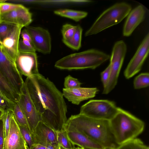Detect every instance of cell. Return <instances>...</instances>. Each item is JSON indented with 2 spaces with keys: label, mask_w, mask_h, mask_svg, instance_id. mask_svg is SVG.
Returning <instances> with one entry per match:
<instances>
[{
  "label": "cell",
  "mask_w": 149,
  "mask_h": 149,
  "mask_svg": "<svg viewBox=\"0 0 149 149\" xmlns=\"http://www.w3.org/2000/svg\"><path fill=\"white\" fill-rule=\"evenodd\" d=\"M24 83L41 121L56 132L64 129L67 109L62 93L40 73L26 77Z\"/></svg>",
  "instance_id": "obj_1"
},
{
  "label": "cell",
  "mask_w": 149,
  "mask_h": 149,
  "mask_svg": "<svg viewBox=\"0 0 149 149\" xmlns=\"http://www.w3.org/2000/svg\"><path fill=\"white\" fill-rule=\"evenodd\" d=\"M64 129L81 132L105 149H114L118 146L108 120L93 119L79 113L67 119Z\"/></svg>",
  "instance_id": "obj_2"
},
{
  "label": "cell",
  "mask_w": 149,
  "mask_h": 149,
  "mask_svg": "<svg viewBox=\"0 0 149 149\" xmlns=\"http://www.w3.org/2000/svg\"><path fill=\"white\" fill-rule=\"evenodd\" d=\"M109 122L112 133L118 145L136 138L145 127L142 120L119 107Z\"/></svg>",
  "instance_id": "obj_3"
},
{
  "label": "cell",
  "mask_w": 149,
  "mask_h": 149,
  "mask_svg": "<svg viewBox=\"0 0 149 149\" xmlns=\"http://www.w3.org/2000/svg\"><path fill=\"white\" fill-rule=\"evenodd\" d=\"M110 58L108 54L91 49L66 56L56 61L54 66L60 69L68 70L94 69Z\"/></svg>",
  "instance_id": "obj_4"
},
{
  "label": "cell",
  "mask_w": 149,
  "mask_h": 149,
  "mask_svg": "<svg viewBox=\"0 0 149 149\" xmlns=\"http://www.w3.org/2000/svg\"><path fill=\"white\" fill-rule=\"evenodd\" d=\"M131 6L125 2L115 4L104 11L86 31L85 36L96 34L120 22L131 10Z\"/></svg>",
  "instance_id": "obj_5"
},
{
  "label": "cell",
  "mask_w": 149,
  "mask_h": 149,
  "mask_svg": "<svg viewBox=\"0 0 149 149\" xmlns=\"http://www.w3.org/2000/svg\"><path fill=\"white\" fill-rule=\"evenodd\" d=\"M118 107L108 100H91L81 107L79 114L96 119L109 121L117 113Z\"/></svg>",
  "instance_id": "obj_6"
},
{
  "label": "cell",
  "mask_w": 149,
  "mask_h": 149,
  "mask_svg": "<svg viewBox=\"0 0 149 149\" xmlns=\"http://www.w3.org/2000/svg\"><path fill=\"white\" fill-rule=\"evenodd\" d=\"M127 50L126 45L123 40H119L115 43L110 58V76L107 85L104 88L102 94H108L116 85Z\"/></svg>",
  "instance_id": "obj_7"
},
{
  "label": "cell",
  "mask_w": 149,
  "mask_h": 149,
  "mask_svg": "<svg viewBox=\"0 0 149 149\" xmlns=\"http://www.w3.org/2000/svg\"><path fill=\"white\" fill-rule=\"evenodd\" d=\"M0 71L6 80L20 95L24 81L15 63L6 55L0 48Z\"/></svg>",
  "instance_id": "obj_8"
},
{
  "label": "cell",
  "mask_w": 149,
  "mask_h": 149,
  "mask_svg": "<svg viewBox=\"0 0 149 149\" xmlns=\"http://www.w3.org/2000/svg\"><path fill=\"white\" fill-rule=\"evenodd\" d=\"M18 103L25 116L31 134L39 123L41 121V118L34 106L25 83Z\"/></svg>",
  "instance_id": "obj_9"
},
{
  "label": "cell",
  "mask_w": 149,
  "mask_h": 149,
  "mask_svg": "<svg viewBox=\"0 0 149 149\" xmlns=\"http://www.w3.org/2000/svg\"><path fill=\"white\" fill-rule=\"evenodd\" d=\"M149 52V34L148 33L124 71V74L126 79H128L132 77L141 70Z\"/></svg>",
  "instance_id": "obj_10"
},
{
  "label": "cell",
  "mask_w": 149,
  "mask_h": 149,
  "mask_svg": "<svg viewBox=\"0 0 149 149\" xmlns=\"http://www.w3.org/2000/svg\"><path fill=\"white\" fill-rule=\"evenodd\" d=\"M25 29L30 35L32 45L36 49L43 54H48L51 50V38L49 31L40 27L28 26Z\"/></svg>",
  "instance_id": "obj_11"
},
{
  "label": "cell",
  "mask_w": 149,
  "mask_h": 149,
  "mask_svg": "<svg viewBox=\"0 0 149 149\" xmlns=\"http://www.w3.org/2000/svg\"><path fill=\"white\" fill-rule=\"evenodd\" d=\"M15 63L22 75L31 77L38 74L37 57L36 53L19 52Z\"/></svg>",
  "instance_id": "obj_12"
},
{
  "label": "cell",
  "mask_w": 149,
  "mask_h": 149,
  "mask_svg": "<svg viewBox=\"0 0 149 149\" xmlns=\"http://www.w3.org/2000/svg\"><path fill=\"white\" fill-rule=\"evenodd\" d=\"M33 21L32 14L24 6L14 10L0 14V22H4L17 26L26 27Z\"/></svg>",
  "instance_id": "obj_13"
},
{
  "label": "cell",
  "mask_w": 149,
  "mask_h": 149,
  "mask_svg": "<svg viewBox=\"0 0 149 149\" xmlns=\"http://www.w3.org/2000/svg\"><path fill=\"white\" fill-rule=\"evenodd\" d=\"M22 28L21 26L16 25L0 43V48L2 51L15 63L19 53V42Z\"/></svg>",
  "instance_id": "obj_14"
},
{
  "label": "cell",
  "mask_w": 149,
  "mask_h": 149,
  "mask_svg": "<svg viewBox=\"0 0 149 149\" xmlns=\"http://www.w3.org/2000/svg\"><path fill=\"white\" fill-rule=\"evenodd\" d=\"M3 149H29L13 114L11 118L8 134L4 138Z\"/></svg>",
  "instance_id": "obj_15"
},
{
  "label": "cell",
  "mask_w": 149,
  "mask_h": 149,
  "mask_svg": "<svg viewBox=\"0 0 149 149\" xmlns=\"http://www.w3.org/2000/svg\"><path fill=\"white\" fill-rule=\"evenodd\" d=\"M31 135L34 144L45 146L50 144L58 147L56 132L41 121L38 124Z\"/></svg>",
  "instance_id": "obj_16"
},
{
  "label": "cell",
  "mask_w": 149,
  "mask_h": 149,
  "mask_svg": "<svg viewBox=\"0 0 149 149\" xmlns=\"http://www.w3.org/2000/svg\"><path fill=\"white\" fill-rule=\"evenodd\" d=\"M99 91L96 88L79 87L63 89L64 97L72 104L78 105L82 101L94 97Z\"/></svg>",
  "instance_id": "obj_17"
},
{
  "label": "cell",
  "mask_w": 149,
  "mask_h": 149,
  "mask_svg": "<svg viewBox=\"0 0 149 149\" xmlns=\"http://www.w3.org/2000/svg\"><path fill=\"white\" fill-rule=\"evenodd\" d=\"M146 11L144 6L139 5L130 12L124 24L123 35L128 37L142 22L144 18Z\"/></svg>",
  "instance_id": "obj_18"
},
{
  "label": "cell",
  "mask_w": 149,
  "mask_h": 149,
  "mask_svg": "<svg viewBox=\"0 0 149 149\" xmlns=\"http://www.w3.org/2000/svg\"><path fill=\"white\" fill-rule=\"evenodd\" d=\"M66 131L68 138L74 146L84 148L105 149L81 132L74 130Z\"/></svg>",
  "instance_id": "obj_19"
},
{
  "label": "cell",
  "mask_w": 149,
  "mask_h": 149,
  "mask_svg": "<svg viewBox=\"0 0 149 149\" xmlns=\"http://www.w3.org/2000/svg\"><path fill=\"white\" fill-rule=\"evenodd\" d=\"M0 92L11 102L14 103L18 102L19 95L6 80L0 71Z\"/></svg>",
  "instance_id": "obj_20"
},
{
  "label": "cell",
  "mask_w": 149,
  "mask_h": 149,
  "mask_svg": "<svg viewBox=\"0 0 149 149\" xmlns=\"http://www.w3.org/2000/svg\"><path fill=\"white\" fill-rule=\"evenodd\" d=\"M54 12L56 15L77 22L86 17L88 14V13L85 11L67 9L56 10Z\"/></svg>",
  "instance_id": "obj_21"
},
{
  "label": "cell",
  "mask_w": 149,
  "mask_h": 149,
  "mask_svg": "<svg viewBox=\"0 0 149 149\" xmlns=\"http://www.w3.org/2000/svg\"><path fill=\"white\" fill-rule=\"evenodd\" d=\"M83 29L81 26H77L76 31L73 36L67 40L62 39L63 42L70 48L76 50H79L81 46Z\"/></svg>",
  "instance_id": "obj_22"
},
{
  "label": "cell",
  "mask_w": 149,
  "mask_h": 149,
  "mask_svg": "<svg viewBox=\"0 0 149 149\" xmlns=\"http://www.w3.org/2000/svg\"><path fill=\"white\" fill-rule=\"evenodd\" d=\"M114 149H149L139 139L135 138L119 145Z\"/></svg>",
  "instance_id": "obj_23"
},
{
  "label": "cell",
  "mask_w": 149,
  "mask_h": 149,
  "mask_svg": "<svg viewBox=\"0 0 149 149\" xmlns=\"http://www.w3.org/2000/svg\"><path fill=\"white\" fill-rule=\"evenodd\" d=\"M13 113L14 118L19 125L29 127L25 116L18 102L14 104Z\"/></svg>",
  "instance_id": "obj_24"
},
{
  "label": "cell",
  "mask_w": 149,
  "mask_h": 149,
  "mask_svg": "<svg viewBox=\"0 0 149 149\" xmlns=\"http://www.w3.org/2000/svg\"><path fill=\"white\" fill-rule=\"evenodd\" d=\"M56 137L58 144L64 148L72 149L74 148L68 138L66 131L64 129L56 132Z\"/></svg>",
  "instance_id": "obj_25"
},
{
  "label": "cell",
  "mask_w": 149,
  "mask_h": 149,
  "mask_svg": "<svg viewBox=\"0 0 149 149\" xmlns=\"http://www.w3.org/2000/svg\"><path fill=\"white\" fill-rule=\"evenodd\" d=\"M149 84V73H142L135 78L134 81V86L135 89H139L148 86Z\"/></svg>",
  "instance_id": "obj_26"
},
{
  "label": "cell",
  "mask_w": 149,
  "mask_h": 149,
  "mask_svg": "<svg viewBox=\"0 0 149 149\" xmlns=\"http://www.w3.org/2000/svg\"><path fill=\"white\" fill-rule=\"evenodd\" d=\"M18 49L19 52L24 53H36V51L31 42L23 39L19 40Z\"/></svg>",
  "instance_id": "obj_27"
},
{
  "label": "cell",
  "mask_w": 149,
  "mask_h": 149,
  "mask_svg": "<svg viewBox=\"0 0 149 149\" xmlns=\"http://www.w3.org/2000/svg\"><path fill=\"white\" fill-rule=\"evenodd\" d=\"M76 28L77 26L70 24L67 23L63 25L61 30L63 39L67 40L71 38L74 34Z\"/></svg>",
  "instance_id": "obj_28"
},
{
  "label": "cell",
  "mask_w": 149,
  "mask_h": 149,
  "mask_svg": "<svg viewBox=\"0 0 149 149\" xmlns=\"http://www.w3.org/2000/svg\"><path fill=\"white\" fill-rule=\"evenodd\" d=\"M16 26L9 23L0 22V43L11 32Z\"/></svg>",
  "instance_id": "obj_29"
},
{
  "label": "cell",
  "mask_w": 149,
  "mask_h": 149,
  "mask_svg": "<svg viewBox=\"0 0 149 149\" xmlns=\"http://www.w3.org/2000/svg\"><path fill=\"white\" fill-rule=\"evenodd\" d=\"M81 84L77 79L70 75L65 78L64 86L65 89H72L80 87Z\"/></svg>",
  "instance_id": "obj_30"
},
{
  "label": "cell",
  "mask_w": 149,
  "mask_h": 149,
  "mask_svg": "<svg viewBox=\"0 0 149 149\" xmlns=\"http://www.w3.org/2000/svg\"><path fill=\"white\" fill-rule=\"evenodd\" d=\"M13 114L12 111H5L4 114L1 118L3 123L4 138L7 136L8 134L10 125L11 118Z\"/></svg>",
  "instance_id": "obj_31"
},
{
  "label": "cell",
  "mask_w": 149,
  "mask_h": 149,
  "mask_svg": "<svg viewBox=\"0 0 149 149\" xmlns=\"http://www.w3.org/2000/svg\"><path fill=\"white\" fill-rule=\"evenodd\" d=\"M20 132L23 138L27 143L29 148L33 145L32 136L29 128L25 126L19 125Z\"/></svg>",
  "instance_id": "obj_32"
},
{
  "label": "cell",
  "mask_w": 149,
  "mask_h": 149,
  "mask_svg": "<svg viewBox=\"0 0 149 149\" xmlns=\"http://www.w3.org/2000/svg\"><path fill=\"white\" fill-rule=\"evenodd\" d=\"M22 6L20 4L0 2V14L11 11L20 8Z\"/></svg>",
  "instance_id": "obj_33"
},
{
  "label": "cell",
  "mask_w": 149,
  "mask_h": 149,
  "mask_svg": "<svg viewBox=\"0 0 149 149\" xmlns=\"http://www.w3.org/2000/svg\"><path fill=\"white\" fill-rule=\"evenodd\" d=\"M15 103L11 102L0 93V108L1 109L4 111L6 110L13 111Z\"/></svg>",
  "instance_id": "obj_34"
},
{
  "label": "cell",
  "mask_w": 149,
  "mask_h": 149,
  "mask_svg": "<svg viewBox=\"0 0 149 149\" xmlns=\"http://www.w3.org/2000/svg\"><path fill=\"white\" fill-rule=\"evenodd\" d=\"M110 65L109 64L105 69L101 73V80L104 88L107 84L110 76Z\"/></svg>",
  "instance_id": "obj_35"
},
{
  "label": "cell",
  "mask_w": 149,
  "mask_h": 149,
  "mask_svg": "<svg viewBox=\"0 0 149 149\" xmlns=\"http://www.w3.org/2000/svg\"><path fill=\"white\" fill-rule=\"evenodd\" d=\"M4 139L3 123L1 119L0 120V149H3Z\"/></svg>",
  "instance_id": "obj_36"
},
{
  "label": "cell",
  "mask_w": 149,
  "mask_h": 149,
  "mask_svg": "<svg viewBox=\"0 0 149 149\" xmlns=\"http://www.w3.org/2000/svg\"><path fill=\"white\" fill-rule=\"evenodd\" d=\"M20 35L22 39L27 40L32 44L31 37L25 29L21 31Z\"/></svg>",
  "instance_id": "obj_37"
},
{
  "label": "cell",
  "mask_w": 149,
  "mask_h": 149,
  "mask_svg": "<svg viewBox=\"0 0 149 149\" xmlns=\"http://www.w3.org/2000/svg\"><path fill=\"white\" fill-rule=\"evenodd\" d=\"M29 149H46V147L39 144H34Z\"/></svg>",
  "instance_id": "obj_38"
},
{
  "label": "cell",
  "mask_w": 149,
  "mask_h": 149,
  "mask_svg": "<svg viewBox=\"0 0 149 149\" xmlns=\"http://www.w3.org/2000/svg\"><path fill=\"white\" fill-rule=\"evenodd\" d=\"M46 147V149H58V147L50 144L47 145Z\"/></svg>",
  "instance_id": "obj_39"
},
{
  "label": "cell",
  "mask_w": 149,
  "mask_h": 149,
  "mask_svg": "<svg viewBox=\"0 0 149 149\" xmlns=\"http://www.w3.org/2000/svg\"><path fill=\"white\" fill-rule=\"evenodd\" d=\"M5 111L0 108V120H1L4 113Z\"/></svg>",
  "instance_id": "obj_40"
},
{
  "label": "cell",
  "mask_w": 149,
  "mask_h": 149,
  "mask_svg": "<svg viewBox=\"0 0 149 149\" xmlns=\"http://www.w3.org/2000/svg\"><path fill=\"white\" fill-rule=\"evenodd\" d=\"M76 148V147H75L74 148L72 149H75ZM58 149H68V148H64L62 146H61L60 145L58 144Z\"/></svg>",
  "instance_id": "obj_41"
},
{
  "label": "cell",
  "mask_w": 149,
  "mask_h": 149,
  "mask_svg": "<svg viewBox=\"0 0 149 149\" xmlns=\"http://www.w3.org/2000/svg\"><path fill=\"white\" fill-rule=\"evenodd\" d=\"M75 149H84L83 148H81L79 147H78L76 148Z\"/></svg>",
  "instance_id": "obj_42"
},
{
  "label": "cell",
  "mask_w": 149,
  "mask_h": 149,
  "mask_svg": "<svg viewBox=\"0 0 149 149\" xmlns=\"http://www.w3.org/2000/svg\"><path fill=\"white\" fill-rule=\"evenodd\" d=\"M6 0H0V2H5Z\"/></svg>",
  "instance_id": "obj_43"
},
{
  "label": "cell",
  "mask_w": 149,
  "mask_h": 149,
  "mask_svg": "<svg viewBox=\"0 0 149 149\" xmlns=\"http://www.w3.org/2000/svg\"><path fill=\"white\" fill-rule=\"evenodd\" d=\"M84 149H95V148L87 149V148H84Z\"/></svg>",
  "instance_id": "obj_44"
},
{
  "label": "cell",
  "mask_w": 149,
  "mask_h": 149,
  "mask_svg": "<svg viewBox=\"0 0 149 149\" xmlns=\"http://www.w3.org/2000/svg\"><path fill=\"white\" fill-rule=\"evenodd\" d=\"M0 93L1 94H2L1 93V92H0Z\"/></svg>",
  "instance_id": "obj_45"
},
{
  "label": "cell",
  "mask_w": 149,
  "mask_h": 149,
  "mask_svg": "<svg viewBox=\"0 0 149 149\" xmlns=\"http://www.w3.org/2000/svg\"></svg>",
  "instance_id": "obj_46"
}]
</instances>
